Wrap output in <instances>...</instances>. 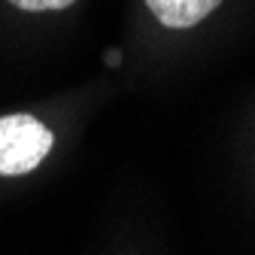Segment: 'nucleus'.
Segmentation results:
<instances>
[{"label": "nucleus", "instance_id": "7ed1b4c3", "mask_svg": "<svg viewBox=\"0 0 255 255\" xmlns=\"http://www.w3.org/2000/svg\"><path fill=\"white\" fill-rule=\"evenodd\" d=\"M18 9H27V12H46V9H64L70 6L73 0H9Z\"/></svg>", "mask_w": 255, "mask_h": 255}, {"label": "nucleus", "instance_id": "f03ea898", "mask_svg": "<svg viewBox=\"0 0 255 255\" xmlns=\"http://www.w3.org/2000/svg\"><path fill=\"white\" fill-rule=\"evenodd\" d=\"M219 3L222 0H146L152 15L164 27H179V30L204 21Z\"/></svg>", "mask_w": 255, "mask_h": 255}, {"label": "nucleus", "instance_id": "f257e3e1", "mask_svg": "<svg viewBox=\"0 0 255 255\" xmlns=\"http://www.w3.org/2000/svg\"><path fill=\"white\" fill-rule=\"evenodd\" d=\"M52 131L34 116L12 113L0 119V176L30 173L52 149Z\"/></svg>", "mask_w": 255, "mask_h": 255}]
</instances>
